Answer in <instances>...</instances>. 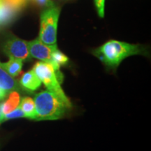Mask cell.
I'll list each match as a JSON object with an SVG mask.
<instances>
[{"label":"cell","instance_id":"6da1fadb","mask_svg":"<svg viewBox=\"0 0 151 151\" xmlns=\"http://www.w3.org/2000/svg\"><path fill=\"white\" fill-rule=\"evenodd\" d=\"M109 69L116 70L122 61L134 55H144L143 47L122 41L110 40L92 51Z\"/></svg>","mask_w":151,"mask_h":151},{"label":"cell","instance_id":"7a4b0ae2","mask_svg":"<svg viewBox=\"0 0 151 151\" xmlns=\"http://www.w3.org/2000/svg\"><path fill=\"white\" fill-rule=\"evenodd\" d=\"M36 109V120H54L61 118L71 107L53 92L45 90L39 92L34 99Z\"/></svg>","mask_w":151,"mask_h":151},{"label":"cell","instance_id":"3957f363","mask_svg":"<svg viewBox=\"0 0 151 151\" xmlns=\"http://www.w3.org/2000/svg\"><path fill=\"white\" fill-rule=\"evenodd\" d=\"M32 70L48 91L53 92L67 102L71 103L60 86L63 75L60 71H57L51 63L39 61L34 65Z\"/></svg>","mask_w":151,"mask_h":151},{"label":"cell","instance_id":"277c9868","mask_svg":"<svg viewBox=\"0 0 151 151\" xmlns=\"http://www.w3.org/2000/svg\"><path fill=\"white\" fill-rule=\"evenodd\" d=\"M60 9L52 6L47 8L41 13L39 39L48 45L57 44V30Z\"/></svg>","mask_w":151,"mask_h":151},{"label":"cell","instance_id":"5b68a950","mask_svg":"<svg viewBox=\"0 0 151 151\" xmlns=\"http://www.w3.org/2000/svg\"><path fill=\"white\" fill-rule=\"evenodd\" d=\"M3 51L9 58H15L24 61L31 60V56L28 49L27 41L10 36L3 45Z\"/></svg>","mask_w":151,"mask_h":151},{"label":"cell","instance_id":"8992f818","mask_svg":"<svg viewBox=\"0 0 151 151\" xmlns=\"http://www.w3.org/2000/svg\"><path fill=\"white\" fill-rule=\"evenodd\" d=\"M27 45L31 58L50 63L51 62L52 52L58 48L57 44H46L43 43L39 38L33 41H27Z\"/></svg>","mask_w":151,"mask_h":151},{"label":"cell","instance_id":"52a82bcc","mask_svg":"<svg viewBox=\"0 0 151 151\" xmlns=\"http://www.w3.org/2000/svg\"><path fill=\"white\" fill-rule=\"evenodd\" d=\"M0 88L7 93L13 91L19 92V90H24L18 81L5 70L4 68L1 65V62H0Z\"/></svg>","mask_w":151,"mask_h":151},{"label":"cell","instance_id":"ba28073f","mask_svg":"<svg viewBox=\"0 0 151 151\" xmlns=\"http://www.w3.org/2000/svg\"><path fill=\"white\" fill-rule=\"evenodd\" d=\"M19 83L24 91L33 92L41 86V82L33 71L31 70L22 74Z\"/></svg>","mask_w":151,"mask_h":151},{"label":"cell","instance_id":"9c48e42d","mask_svg":"<svg viewBox=\"0 0 151 151\" xmlns=\"http://www.w3.org/2000/svg\"><path fill=\"white\" fill-rule=\"evenodd\" d=\"M19 11L20 10L16 7L6 3L5 1H4L0 10V27H3L12 22Z\"/></svg>","mask_w":151,"mask_h":151},{"label":"cell","instance_id":"30bf717a","mask_svg":"<svg viewBox=\"0 0 151 151\" xmlns=\"http://www.w3.org/2000/svg\"><path fill=\"white\" fill-rule=\"evenodd\" d=\"M20 103V95L18 92L13 91L9 92L8 98L4 102L0 104V108L3 114L6 115L11 112L19 106Z\"/></svg>","mask_w":151,"mask_h":151},{"label":"cell","instance_id":"8fae6325","mask_svg":"<svg viewBox=\"0 0 151 151\" xmlns=\"http://www.w3.org/2000/svg\"><path fill=\"white\" fill-rule=\"evenodd\" d=\"M19 106L23 111L25 117L31 120L36 119V109L35 104L33 99L29 97H25L22 98L20 101Z\"/></svg>","mask_w":151,"mask_h":151},{"label":"cell","instance_id":"7c38bea8","mask_svg":"<svg viewBox=\"0 0 151 151\" xmlns=\"http://www.w3.org/2000/svg\"><path fill=\"white\" fill-rule=\"evenodd\" d=\"M1 65L9 74L11 76L16 77L21 73L22 68V61L15 58H9V60L5 63H1Z\"/></svg>","mask_w":151,"mask_h":151},{"label":"cell","instance_id":"4fadbf2b","mask_svg":"<svg viewBox=\"0 0 151 151\" xmlns=\"http://www.w3.org/2000/svg\"><path fill=\"white\" fill-rule=\"evenodd\" d=\"M69 62V58L65 55L63 52H62L58 48L55 49L51 55V62L50 63L53 65L55 69L57 71H60L61 66L67 65Z\"/></svg>","mask_w":151,"mask_h":151},{"label":"cell","instance_id":"5bb4252c","mask_svg":"<svg viewBox=\"0 0 151 151\" xmlns=\"http://www.w3.org/2000/svg\"><path fill=\"white\" fill-rule=\"evenodd\" d=\"M20 118H26V117L23 111L20 109V107L18 106L16 109L11 111V112L7 113L6 115H4V121L7 120H11V119Z\"/></svg>","mask_w":151,"mask_h":151},{"label":"cell","instance_id":"9a60e30c","mask_svg":"<svg viewBox=\"0 0 151 151\" xmlns=\"http://www.w3.org/2000/svg\"><path fill=\"white\" fill-rule=\"evenodd\" d=\"M94 4L99 17L103 18L104 16L105 0H94Z\"/></svg>","mask_w":151,"mask_h":151},{"label":"cell","instance_id":"2e32d148","mask_svg":"<svg viewBox=\"0 0 151 151\" xmlns=\"http://www.w3.org/2000/svg\"><path fill=\"white\" fill-rule=\"evenodd\" d=\"M4 1L6 3L9 4L10 5L16 7V8L20 10L22 7L25 6L27 0H4Z\"/></svg>","mask_w":151,"mask_h":151},{"label":"cell","instance_id":"e0dca14e","mask_svg":"<svg viewBox=\"0 0 151 151\" xmlns=\"http://www.w3.org/2000/svg\"><path fill=\"white\" fill-rule=\"evenodd\" d=\"M35 1L38 5L41 6H45L46 8L54 6V3L51 0H35Z\"/></svg>","mask_w":151,"mask_h":151},{"label":"cell","instance_id":"ac0fdd59","mask_svg":"<svg viewBox=\"0 0 151 151\" xmlns=\"http://www.w3.org/2000/svg\"><path fill=\"white\" fill-rule=\"evenodd\" d=\"M6 94H7V92L4 91L3 90H1V88H0V101H1V100H3L4 99H5Z\"/></svg>","mask_w":151,"mask_h":151},{"label":"cell","instance_id":"d6986e66","mask_svg":"<svg viewBox=\"0 0 151 151\" xmlns=\"http://www.w3.org/2000/svg\"><path fill=\"white\" fill-rule=\"evenodd\" d=\"M4 121V114L2 111L1 110V108H0V123Z\"/></svg>","mask_w":151,"mask_h":151},{"label":"cell","instance_id":"ffe728a7","mask_svg":"<svg viewBox=\"0 0 151 151\" xmlns=\"http://www.w3.org/2000/svg\"><path fill=\"white\" fill-rule=\"evenodd\" d=\"M4 0H0V10H1V6H2V5H3V4H4Z\"/></svg>","mask_w":151,"mask_h":151}]
</instances>
